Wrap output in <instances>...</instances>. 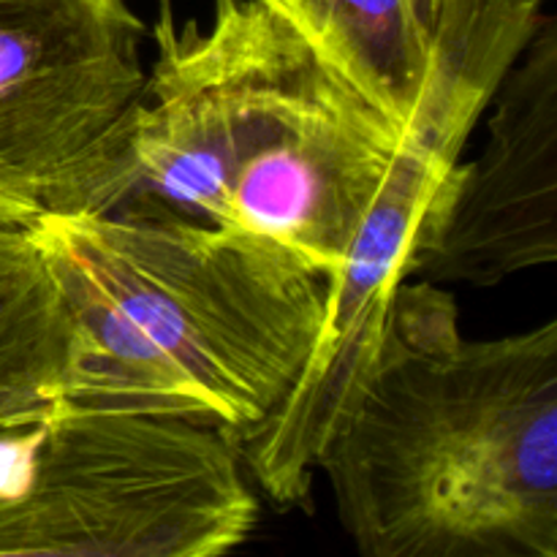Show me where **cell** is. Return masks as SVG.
I'll list each match as a JSON object with an SVG mask.
<instances>
[{
	"instance_id": "obj_2",
	"label": "cell",
	"mask_w": 557,
	"mask_h": 557,
	"mask_svg": "<svg viewBox=\"0 0 557 557\" xmlns=\"http://www.w3.org/2000/svg\"><path fill=\"white\" fill-rule=\"evenodd\" d=\"M71 319L63 400L177 419L243 444L315 346L326 277L261 239L166 218L30 223Z\"/></svg>"
},
{
	"instance_id": "obj_10",
	"label": "cell",
	"mask_w": 557,
	"mask_h": 557,
	"mask_svg": "<svg viewBox=\"0 0 557 557\" xmlns=\"http://www.w3.org/2000/svg\"><path fill=\"white\" fill-rule=\"evenodd\" d=\"M449 3L451 0H411L413 14H417L419 25H422L424 33L430 36V41H433L435 30H438L441 16H444V11L449 9Z\"/></svg>"
},
{
	"instance_id": "obj_11",
	"label": "cell",
	"mask_w": 557,
	"mask_h": 557,
	"mask_svg": "<svg viewBox=\"0 0 557 557\" xmlns=\"http://www.w3.org/2000/svg\"><path fill=\"white\" fill-rule=\"evenodd\" d=\"M539 3H544V0H539Z\"/></svg>"
},
{
	"instance_id": "obj_4",
	"label": "cell",
	"mask_w": 557,
	"mask_h": 557,
	"mask_svg": "<svg viewBox=\"0 0 557 557\" xmlns=\"http://www.w3.org/2000/svg\"><path fill=\"white\" fill-rule=\"evenodd\" d=\"M498 82L471 69L435 71L433 98L400 150L326 281L315 346L283 406L237 446L250 476L277 504L308 498L326 441L362 386L395 294L411 277L451 194L471 131Z\"/></svg>"
},
{
	"instance_id": "obj_3",
	"label": "cell",
	"mask_w": 557,
	"mask_h": 557,
	"mask_svg": "<svg viewBox=\"0 0 557 557\" xmlns=\"http://www.w3.org/2000/svg\"><path fill=\"white\" fill-rule=\"evenodd\" d=\"M256 520L218 430L65 400L0 422V557H221Z\"/></svg>"
},
{
	"instance_id": "obj_6",
	"label": "cell",
	"mask_w": 557,
	"mask_h": 557,
	"mask_svg": "<svg viewBox=\"0 0 557 557\" xmlns=\"http://www.w3.org/2000/svg\"><path fill=\"white\" fill-rule=\"evenodd\" d=\"M487 136L457 163L451 194L411 277L498 286L557 261V25L539 20L490 98Z\"/></svg>"
},
{
	"instance_id": "obj_1",
	"label": "cell",
	"mask_w": 557,
	"mask_h": 557,
	"mask_svg": "<svg viewBox=\"0 0 557 557\" xmlns=\"http://www.w3.org/2000/svg\"><path fill=\"white\" fill-rule=\"evenodd\" d=\"M315 473L364 557H557V321L471 341L408 277Z\"/></svg>"
},
{
	"instance_id": "obj_9",
	"label": "cell",
	"mask_w": 557,
	"mask_h": 557,
	"mask_svg": "<svg viewBox=\"0 0 557 557\" xmlns=\"http://www.w3.org/2000/svg\"><path fill=\"white\" fill-rule=\"evenodd\" d=\"M38 215H41V212H38V207L33 205V201H27L25 196L16 194L9 183L0 180V221L33 223Z\"/></svg>"
},
{
	"instance_id": "obj_5",
	"label": "cell",
	"mask_w": 557,
	"mask_h": 557,
	"mask_svg": "<svg viewBox=\"0 0 557 557\" xmlns=\"http://www.w3.org/2000/svg\"><path fill=\"white\" fill-rule=\"evenodd\" d=\"M128 0H0V180L38 212H101L145 98Z\"/></svg>"
},
{
	"instance_id": "obj_7",
	"label": "cell",
	"mask_w": 557,
	"mask_h": 557,
	"mask_svg": "<svg viewBox=\"0 0 557 557\" xmlns=\"http://www.w3.org/2000/svg\"><path fill=\"white\" fill-rule=\"evenodd\" d=\"M343 79L411 128L430 103L435 47L411 0H261Z\"/></svg>"
},
{
	"instance_id": "obj_8",
	"label": "cell",
	"mask_w": 557,
	"mask_h": 557,
	"mask_svg": "<svg viewBox=\"0 0 557 557\" xmlns=\"http://www.w3.org/2000/svg\"><path fill=\"white\" fill-rule=\"evenodd\" d=\"M71 319L30 223L0 221V422L63 400Z\"/></svg>"
}]
</instances>
